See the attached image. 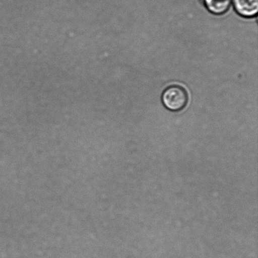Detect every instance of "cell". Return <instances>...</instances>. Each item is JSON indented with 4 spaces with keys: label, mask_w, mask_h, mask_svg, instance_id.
Returning a JSON list of instances; mask_svg holds the SVG:
<instances>
[{
    "label": "cell",
    "mask_w": 258,
    "mask_h": 258,
    "mask_svg": "<svg viewBox=\"0 0 258 258\" xmlns=\"http://www.w3.org/2000/svg\"><path fill=\"white\" fill-rule=\"evenodd\" d=\"M164 107L173 112H179L185 108L188 102V94L183 87L172 85L166 88L162 95Z\"/></svg>",
    "instance_id": "6da1fadb"
},
{
    "label": "cell",
    "mask_w": 258,
    "mask_h": 258,
    "mask_svg": "<svg viewBox=\"0 0 258 258\" xmlns=\"http://www.w3.org/2000/svg\"><path fill=\"white\" fill-rule=\"evenodd\" d=\"M236 11L241 16L251 18L258 12V0H232Z\"/></svg>",
    "instance_id": "7a4b0ae2"
},
{
    "label": "cell",
    "mask_w": 258,
    "mask_h": 258,
    "mask_svg": "<svg viewBox=\"0 0 258 258\" xmlns=\"http://www.w3.org/2000/svg\"><path fill=\"white\" fill-rule=\"evenodd\" d=\"M207 9L215 15L224 14L228 11L232 0H204Z\"/></svg>",
    "instance_id": "3957f363"
}]
</instances>
